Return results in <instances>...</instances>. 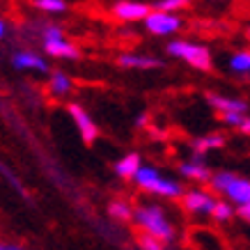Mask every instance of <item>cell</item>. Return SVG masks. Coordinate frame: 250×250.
<instances>
[{
    "mask_svg": "<svg viewBox=\"0 0 250 250\" xmlns=\"http://www.w3.org/2000/svg\"><path fill=\"white\" fill-rule=\"evenodd\" d=\"M131 182L145 197H154L161 202H177L184 193V186H186L177 177V172H167V170L152 166V163H143Z\"/></svg>",
    "mask_w": 250,
    "mask_h": 250,
    "instance_id": "obj_2",
    "label": "cell"
},
{
    "mask_svg": "<svg viewBox=\"0 0 250 250\" xmlns=\"http://www.w3.org/2000/svg\"><path fill=\"white\" fill-rule=\"evenodd\" d=\"M0 174H2V177H7V182L12 184V186H14V190H19L21 195H25V188L21 186V182H19V177H16V174L12 172V170H9V167L5 166V163H2V161H0Z\"/></svg>",
    "mask_w": 250,
    "mask_h": 250,
    "instance_id": "obj_24",
    "label": "cell"
},
{
    "mask_svg": "<svg viewBox=\"0 0 250 250\" xmlns=\"http://www.w3.org/2000/svg\"><path fill=\"white\" fill-rule=\"evenodd\" d=\"M9 64L16 69V71H32V74H48L51 67L48 62L44 60V55H39L37 51H30V48H19L9 55Z\"/></svg>",
    "mask_w": 250,
    "mask_h": 250,
    "instance_id": "obj_9",
    "label": "cell"
},
{
    "mask_svg": "<svg viewBox=\"0 0 250 250\" xmlns=\"http://www.w3.org/2000/svg\"><path fill=\"white\" fill-rule=\"evenodd\" d=\"M236 218V209L229 202H225V200H216V205H213V211H211V223H216V225H229L232 220Z\"/></svg>",
    "mask_w": 250,
    "mask_h": 250,
    "instance_id": "obj_18",
    "label": "cell"
},
{
    "mask_svg": "<svg viewBox=\"0 0 250 250\" xmlns=\"http://www.w3.org/2000/svg\"><path fill=\"white\" fill-rule=\"evenodd\" d=\"M145 161H143V156L138 152H126V154H122L120 159L115 161V166H113V170H115V174L120 177L122 182H131L133 179V174L138 172V167L143 166Z\"/></svg>",
    "mask_w": 250,
    "mask_h": 250,
    "instance_id": "obj_17",
    "label": "cell"
},
{
    "mask_svg": "<svg viewBox=\"0 0 250 250\" xmlns=\"http://www.w3.org/2000/svg\"><path fill=\"white\" fill-rule=\"evenodd\" d=\"M211 2H223V0H211Z\"/></svg>",
    "mask_w": 250,
    "mask_h": 250,
    "instance_id": "obj_28",
    "label": "cell"
},
{
    "mask_svg": "<svg viewBox=\"0 0 250 250\" xmlns=\"http://www.w3.org/2000/svg\"><path fill=\"white\" fill-rule=\"evenodd\" d=\"M44 46V53L48 58H55V60H76L81 51L76 48L74 42H69L67 35H62L58 39H51V42H42Z\"/></svg>",
    "mask_w": 250,
    "mask_h": 250,
    "instance_id": "obj_13",
    "label": "cell"
},
{
    "mask_svg": "<svg viewBox=\"0 0 250 250\" xmlns=\"http://www.w3.org/2000/svg\"><path fill=\"white\" fill-rule=\"evenodd\" d=\"M0 250H30L25 243L16 241V239H0Z\"/></svg>",
    "mask_w": 250,
    "mask_h": 250,
    "instance_id": "obj_25",
    "label": "cell"
},
{
    "mask_svg": "<svg viewBox=\"0 0 250 250\" xmlns=\"http://www.w3.org/2000/svg\"><path fill=\"white\" fill-rule=\"evenodd\" d=\"M229 71L234 76H248L250 71V53L248 51H236V53L229 55V62H228Z\"/></svg>",
    "mask_w": 250,
    "mask_h": 250,
    "instance_id": "obj_19",
    "label": "cell"
},
{
    "mask_svg": "<svg viewBox=\"0 0 250 250\" xmlns=\"http://www.w3.org/2000/svg\"><path fill=\"white\" fill-rule=\"evenodd\" d=\"M46 90L53 99H64L74 92V81L69 76L67 71H48V83H46Z\"/></svg>",
    "mask_w": 250,
    "mask_h": 250,
    "instance_id": "obj_16",
    "label": "cell"
},
{
    "mask_svg": "<svg viewBox=\"0 0 250 250\" xmlns=\"http://www.w3.org/2000/svg\"><path fill=\"white\" fill-rule=\"evenodd\" d=\"M117 64L122 69H138V71H149V69H159L163 62L154 55L145 53H122L117 55Z\"/></svg>",
    "mask_w": 250,
    "mask_h": 250,
    "instance_id": "obj_15",
    "label": "cell"
},
{
    "mask_svg": "<svg viewBox=\"0 0 250 250\" xmlns=\"http://www.w3.org/2000/svg\"><path fill=\"white\" fill-rule=\"evenodd\" d=\"M218 197L213 195V190L202 184V186H184L182 197L177 200L182 211L193 220H209Z\"/></svg>",
    "mask_w": 250,
    "mask_h": 250,
    "instance_id": "obj_4",
    "label": "cell"
},
{
    "mask_svg": "<svg viewBox=\"0 0 250 250\" xmlns=\"http://www.w3.org/2000/svg\"><path fill=\"white\" fill-rule=\"evenodd\" d=\"M228 145V138L218 133V131H211V133H205V136H197L188 143L190 154H197V156H209L213 152H220L223 147Z\"/></svg>",
    "mask_w": 250,
    "mask_h": 250,
    "instance_id": "obj_12",
    "label": "cell"
},
{
    "mask_svg": "<svg viewBox=\"0 0 250 250\" xmlns=\"http://www.w3.org/2000/svg\"><path fill=\"white\" fill-rule=\"evenodd\" d=\"M145 28L156 35V37H170V35H177L182 30V16L179 14H172V12H163V9H149V14L143 19Z\"/></svg>",
    "mask_w": 250,
    "mask_h": 250,
    "instance_id": "obj_7",
    "label": "cell"
},
{
    "mask_svg": "<svg viewBox=\"0 0 250 250\" xmlns=\"http://www.w3.org/2000/svg\"><path fill=\"white\" fill-rule=\"evenodd\" d=\"M133 205H136V202L129 200V197H124V195L113 197L106 207L108 218L113 220V223H117V225H131V218H133Z\"/></svg>",
    "mask_w": 250,
    "mask_h": 250,
    "instance_id": "obj_14",
    "label": "cell"
},
{
    "mask_svg": "<svg viewBox=\"0 0 250 250\" xmlns=\"http://www.w3.org/2000/svg\"><path fill=\"white\" fill-rule=\"evenodd\" d=\"M167 53L177 58V60L186 62L188 67L197 71H209L213 67L211 51L205 44H195V42H186V39H174L167 44Z\"/></svg>",
    "mask_w": 250,
    "mask_h": 250,
    "instance_id": "obj_5",
    "label": "cell"
},
{
    "mask_svg": "<svg viewBox=\"0 0 250 250\" xmlns=\"http://www.w3.org/2000/svg\"><path fill=\"white\" fill-rule=\"evenodd\" d=\"M211 172L213 170L207 163V156H197V154H190V156L182 159L179 166H177V177L184 184H188V186H202V184H207Z\"/></svg>",
    "mask_w": 250,
    "mask_h": 250,
    "instance_id": "obj_6",
    "label": "cell"
},
{
    "mask_svg": "<svg viewBox=\"0 0 250 250\" xmlns=\"http://www.w3.org/2000/svg\"><path fill=\"white\" fill-rule=\"evenodd\" d=\"M167 202L154 200V197H143L133 205V218L131 225L138 229V234H147L163 241L166 246H172L179 239V225L170 209Z\"/></svg>",
    "mask_w": 250,
    "mask_h": 250,
    "instance_id": "obj_1",
    "label": "cell"
},
{
    "mask_svg": "<svg viewBox=\"0 0 250 250\" xmlns=\"http://www.w3.org/2000/svg\"><path fill=\"white\" fill-rule=\"evenodd\" d=\"M64 35L60 25H55V23H46L44 28H42V42H51V39H58Z\"/></svg>",
    "mask_w": 250,
    "mask_h": 250,
    "instance_id": "obj_23",
    "label": "cell"
},
{
    "mask_svg": "<svg viewBox=\"0 0 250 250\" xmlns=\"http://www.w3.org/2000/svg\"><path fill=\"white\" fill-rule=\"evenodd\" d=\"M152 5L147 2H140V0H117L113 5V16L117 21H124V23H140L145 16L149 14Z\"/></svg>",
    "mask_w": 250,
    "mask_h": 250,
    "instance_id": "obj_10",
    "label": "cell"
},
{
    "mask_svg": "<svg viewBox=\"0 0 250 250\" xmlns=\"http://www.w3.org/2000/svg\"><path fill=\"white\" fill-rule=\"evenodd\" d=\"M32 5L44 14H62L67 12V0H32Z\"/></svg>",
    "mask_w": 250,
    "mask_h": 250,
    "instance_id": "obj_20",
    "label": "cell"
},
{
    "mask_svg": "<svg viewBox=\"0 0 250 250\" xmlns=\"http://www.w3.org/2000/svg\"><path fill=\"white\" fill-rule=\"evenodd\" d=\"M7 32H9V25H7V21L0 16V39H5L7 37Z\"/></svg>",
    "mask_w": 250,
    "mask_h": 250,
    "instance_id": "obj_27",
    "label": "cell"
},
{
    "mask_svg": "<svg viewBox=\"0 0 250 250\" xmlns=\"http://www.w3.org/2000/svg\"><path fill=\"white\" fill-rule=\"evenodd\" d=\"M136 126H138V129H147V126H149V115H147V113L138 115V120H136Z\"/></svg>",
    "mask_w": 250,
    "mask_h": 250,
    "instance_id": "obj_26",
    "label": "cell"
},
{
    "mask_svg": "<svg viewBox=\"0 0 250 250\" xmlns=\"http://www.w3.org/2000/svg\"><path fill=\"white\" fill-rule=\"evenodd\" d=\"M67 113H69V117H71V122H74V126H76L81 140H83L85 145L94 143L99 138V124L94 122V117H92L81 104H69Z\"/></svg>",
    "mask_w": 250,
    "mask_h": 250,
    "instance_id": "obj_8",
    "label": "cell"
},
{
    "mask_svg": "<svg viewBox=\"0 0 250 250\" xmlns=\"http://www.w3.org/2000/svg\"><path fill=\"white\" fill-rule=\"evenodd\" d=\"M207 186L213 190V195L225 200L236 209V218L248 223L250 220V179L234 170H216L211 172Z\"/></svg>",
    "mask_w": 250,
    "mask_h": 250,
    "instance_id": "obj_3",
    "label": "cell"
},
{
    "mask_svg": "<svg viewBox=\"0 0 250 250\" xmlns=\"http://www.w3.org/2000/svg\"><path fill=\"white\" fill-rule=\"evenodd\" d=\"M207 104L220 115L228 113H248V101L239 97H232V94H218V92H209L207 94Z\"/></svg>",
    "mask_w": 250,
    "mask_h": 250,
    "instance_id": "obj_11",
    "label": "cell"
},
{
    "mask_svg": "<svg viewBox=\"0 0 250 250\" xmlns=\"http://www.w3.org/2000/svg\"><path fill=\"white\" fill-rule=\"evenodd\" d=\"M190 2H193V0H156L152 7L163 9V12H172V14H179V12L190 7Z\"/></svg>",
    "mask_w": 250,
    "mask_h": 250,
    "instance_id": "obj_21",
    "label": "cell"
},
{
    "mask_svg": "<svg viewBox=\"0 0 250 250\" xmlns=\"http://www.w3.org/2000/svg\"><path fill=\"white\" fill-rule=\"evenodd\" d=\"M136 246H138V250H166L167 248L163 241L154 239V236H147V234H138Z\"/></svg>",
    "mask_w": 250,
    "mask_h": 250,
    "instance_id": "obj_22",
    "label": "cell"
}]
</instances>
